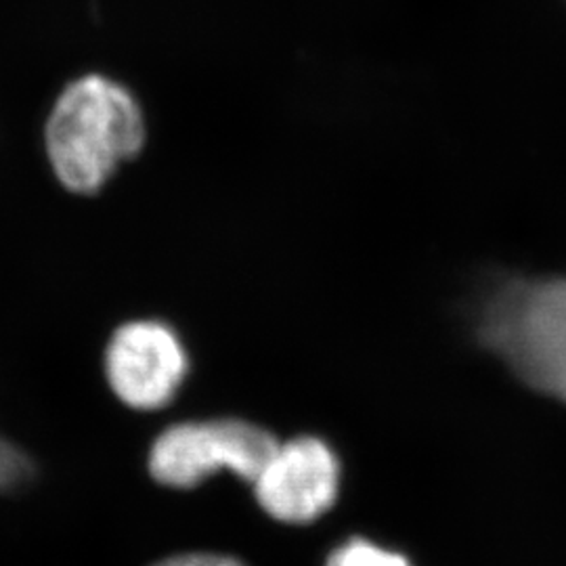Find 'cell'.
<instances>
[{
    "label": "cell",
    "instance_id": "1",
    "mask_svg": "<svg viewBox=\"0 0 566 566\" xmlns=\"http://www.w3.org/2000/svg\"><path fill=\"white\" fill-rule=\"evenodd\" d=\"M470 332L523 385L566 403V275H493L470 306Z\"/></svg>",
    "mask_w": 566,
    "mask_h": 566
},
{
    "label": "cell",
    "instance_id": "2",
    "mask_svg": "<svg viewBox=\"0 0 566 566\" xmlns=\"http://www.w3.org/2000/svg\"><path fill=\"white\" fill-rule=\"evenodd\" d=\"M145 120L135 97L103 76L70 84L46 122L51 166L67 189L95 193L124 160L139 154Z\"/></svg>",
    "mask_w": 566,
    "mask_h": 566
},
{
    "label": "cell",
    "instance_id": "3",
    "mask_svg": "<svg viewBox=\"0 0 566 566\" xmlns=\"http://www.w3.org/2000/svg\"><path fill=\"white\" fill-rule=\"evenodd\" d=\"M280 441L269 426L245 418L179 420L154 434L147 472L175 491L198 489L223 474L252 485Z\"/></svg>",
    "mask_w": 566,
    "mask_h": 566
},
{
    "label": "cell",
    "instance_id": "4",
    "mask_svg": "<svg viewBox=\"0 0 566 566\" xmlns=\"http://www.w3.org/2000/svg\"><path fill=\"white\" fill-rule=\"evenodd\" d=\"M343 486L338 451L324 437L292 434L280 441L250 489L271 521L311 526L338 506Z\"/></svg>",
    "mask_w": 566,
    "mask_h": 566
},
{
    "label": "cell",
    "instance_id": "5",
    "mask_svg": "<svg viewBox=\"0 0 566 566\" xmlns=\"http://www.w3.org/2000/svg\"><path fill=\"white\" fill-rule=\"evenodd\" d=\"M105 376L122 405L156 413L177 397L187 376V353L168 325H122L105 353Z\"/></svg>",
    "mask_w": 566,
    "mask_h": 566
},
{
    "label": "cell",
    "instance_id": "6",
    "mask_svg": "<svg viewBox=\"0 0 566 566\" xmlns=\"http://www.w3.org/2000/svg\"><path fill=\"white\" fill-rule=\"evenodd\" d=\"M324 566H413L411 560L385 546L369 535H348L340 544L332 547L325 556Z\"/></svg>",
    "mask_w": 566,
    "mask_h": 566
},
{
    "label": "cell",
    "instance_id": "7",
    "mask_svg": "<svg viewBox=\"0 0 566 566\" xmlns=\"http://www.w3.org/2000/svg\"><path fill=\"white\" fill-rule=\"evenodd\" d=\"M151 566H248L242 558L223 552H210V549H191L170 554L163 560Z\"/></svg>",
    "mask_w": 566,
    "mask_h": 566
}]
</instances>
